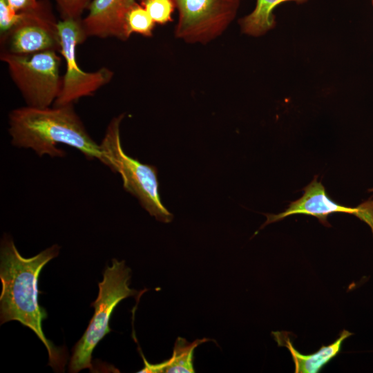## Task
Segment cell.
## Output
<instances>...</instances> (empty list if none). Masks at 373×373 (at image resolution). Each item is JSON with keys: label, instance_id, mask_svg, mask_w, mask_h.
Returning a JSON list of instances; mask_svg holds the SVG:
<instances>
[{"label": "cell", "instance_id": "12", "mask_svg": "<svg viewBox=\"0 0 373 373\" xmlns=\"http://www.w3.org/2000/svg\"><path fill=\"white\" fill-rule=\"evenodd\" d=\"M211 339H197L190 343L178 337L175 343L172 356L160 363L151 364L143 356L144 367L139 372L147 373H193V352L199 345Z\"/></svg>", "mask_w": 373, "mask_h": 373}, {"label": "cell", "instance_id": "20", "mask_svg": "<svg viewBox=\"0 0 373 373\" xmlns=\"http://www.w3.org/2000/svg\"><path fill=\"white\" fill-rule=\"evenodd\" d=\"M140 1H142V0H140Z\"/></svg>", "mask_w": 373, "mask_h": 373}, {"label": "cell", "instance_id": "13", "mask_svg": "<svg viewBox=\"0 0 373 373\" xmlns=\"http://www.w3.org/2000/svg\"><path fill=\"white\" fill-rule=\"evenodd\" d=\"M309 0H256L254 9L239 20L242 33L251 37H260L274 28L276 25L274 9L280 4L293 1L298 4Z\"/></svg>", "mask_w": 373, "mask_h": 373}, {"label": "cell", "instance_id": "16", "mask_svg": "<svg viewBox=\"0 0 373 373\" xmlns=\"http://www.w3.org/2000/svg\"><path fill=\"white\" fill-rule=\"evenodd\" d=\"M62 20L81 19L92 0H55Z\"/></svg>", "mask_w": 373, "mask_h": 373}, {"label": "cell", "instance_id": "15", "mask_svg": "<svg viewBox=\"0 0 373 373\" xmlns=\"http://www.w3.org/2000/svg\"><path fill=\"white\" fill-rule=\"evenodd\" d=\"M141 4L153 21L159 24L171 21L173 10L176 8L175 0H142Z\"/></svg>", "mask_w": 373, "mask_h": 373}, {"label": "cell", "instance_id": "17", "mask_svg": "<svg viewBox=\"0 0 373 373\" xmlns=\"http://www.w3.org/2000/svg\"><path fill=\"white\" fill-rule=\"evenodd\" d=\"M21 12L12 8L6 0H0V35L14 27L21 19Z\"/></svg>", "mask_w": 373, "mask_h": 373}, {"label": "cell", "instance_id": "2", "mask_svg": "<svg viewBox=\"0 0 373 373\" xmlns=\"http://www.w3.org/2000/svg\"><path fill=\"white\" fill-rule=\"evenodd\" d=\"M8 124L12 145L31 149L40 157H64L65 151L57 146L64 144L79 150L88 160L102 162L100 146L87 132L73 104L17 108L9 113Z\"/></svg>", "mask_w": 373, "mask_h": 373}, {"label": "cell", "instance_id": "5", "mask_svg": "<svg viewBox=\"0 0 373 373\" xmlns=\"http://www.w3.org/2000/svg\"><path fill=\"white\" fill-rule=\"evenodd\" d=\"M59 53L53 50L26 55L0 53L27 106L50 107L58 97L62 85Z\"/></svg>", "mask_w": 373, "mask_h": 373}, {"label": "cell", "instance_id": "6", "mask_svg": "<svg viewBox=\"0 0 373 373\" xmlns=\"http://www.w3.org/2000/svg\"><path fill=\"white\" fill-rule=\"evenodd\" d=\"M60 54L66 63L60 93L53 106L74 104L83 97L92 96L112 79L113 72L102 67L94 72H86L78 66L77 46L87 39L81 19L59 21Z\"/></svg>", "mask_w": 373, "mask_h": 373}, {"label": "cell", "instance_id": "3", "mask_svg": "<svg viewBox=\"0 0 373 373\" xmlns=\"http://www.w3.org/2000/svg\"><path fill=\"white\" fill-rule=\"evenodd\" d=\"M124 117V114H121L113 117L107 126L99 144L102 163L121 175L124 189L137 198L151 216L158 221L170 222L173 216L161 202L156 167L127 155L122 147L119 127Z\"/></svg>", "mask_w": 373, "mask_h": 373}, {"label": "cell", "instance_id": "11", "mask_svg": "<svg viewBox=\"0 0 373 373\" xmlns=\"http://www.w3.org/2000/svg\"><path fill=\"white\" fill-rule=\"evenodd\" d=\"M279 346L288 348L295 366L296 373H317L341 351L343 342L352 334L343 330L338 338L328 345H323L317 352L304 355L293 346L288 336H283V332H272Z\"/></svg>", "mask_w": 373, "mask_h": 373}, {"label": "cell", "instance_id": "19", "mask_svg": "<svg viewBox=\"0 0 373 373\" xmlns=\"http://www.w3.org/2000/svg\"><path fill=\"white\" fill-rule=\"evenodd\" d=\"M371 1H372V6H373V0H371Z\"/></svg>", "mask_w": 373, "mask_h": 373}, {"label": "cell", "instance_id": "14", "mask_svg": "<svg viewBox=\"0 0 373 373\" xmlns=\"http://www.w3.org/2000/svg\"><path fill=\"white\" fill-rule=\"evenodd\" d=\"M126 24L130 35L137 33L151 37L155 23L142 4L135 2L127 12Z\"/></svg>", "mask_w": 373, "mask_h": 373}, {"label": "cell", "instance_id": "9", "mask_svg": "<svg viewBox=\"0 0 373 373\" xmlns=\"http://www.w3.org/2000/svg\"><path fill=\"white\" fill-rule=\"evenodd\" d=\"M301 198L291 202L288 207L278 214H265L266 222L261 228L286 217L296 214L312 216L317 218L325 226L329 227L327 222L329 215L335 213H345L354 215L365 222L373 233V200H368L356 207H345L332 200L327 194L324 186L316 177L304 189Z\"/></svg>", "mask_w": 373, "mask_h": 373}, {"label": "cell", "instance_id": "4", "mask_svg": "<svg viewBox=\"0 0 373 373\" xmlns=\"http://www.w3.org/2000/svg\"><path fill=\"white\" fill-rule=\"evenodd\" d=\"M131 269L124 260L114 258L107 266L103 280L98 283L99 293L91 303L94 314L84 334L75 345L69 363L70 372L92 369V353L98 343L111 332L109 321L117 305L123 299L137 294L129 287Z\"/></svg>", "mask_w": 373, "mask_h": 373}, {"label": "cell", "instance_id": "18", "mask_svg": "<svg viewBox=\"0 0 373 373\" xmlns=\"http://www.w3.org/2000/svg\"><path fill=\"white\" fill-rule=\"evenodd\" d=\"M6 1L17 12H26L36 8L38 0H6Z\"/></svg>", "mask_w": 373, "mask_h": 373}, {"label": "cell", "instance_id": "7", "mask_svg": "<svg viewBox=\"0 0 373 373\" xmlns=\"http://www.w3.org/2000/svg\"><path fill=\"white\" fill-rule=\"evenodd\" d=\"M240 0H175L178 20L175 36L191 44L219 37L235 19Z\"/></svg>", "mask_w": 373, "mask_h": 373}, {"label": "cell", "instance_id": "8", "mask_svg": "<svg viewBox=\"0 0 373 373\" xmlns=\"http://www.w3.org/2000/svg\"><path fill=\"white\" fill-rule=\"evenodd\" d=\"M20 21L0 35L1 52L26 55L44 51L60 52L59 21L47 0H39L32 10L21 12Z\"/></svg>", "mask_w": 373, "mask_h": 373}, {"label": "cell", "instance_id": "10", "mask_svg": "<svg viewBox=\"0 0 373 373\" xmlns=\"http://www.w3.org/2000/svg\"><path fill=\"white\" fill-rule=\"evenodd\" d=\"M135 2V0H92L87 16L82 19L86 37L128 39L131 35L126 28V17Z\"/></svg>", "mask_w": 373, "mask_h": 373}, {"label": "cell", "instance_id": "1", "mask_svg": "<svg viewBox=\"0 0 373 373\" xmlns=\"http://www.w3.org/2000/svg\"><path fill=\"white\" fill-rule=\"evenodd\" d=\"M59 248L54 245L36 256L24 258L12 239L6 234L3 236L0 249V321L1 324L17 321L32 330L47 349L49 365L62 371L66 362V353L46 337L42 322L48 314L38 303L39 273L58 256Z\"/></svg>", "mask_w": 373, "mask_h": 373}]
</instances>
